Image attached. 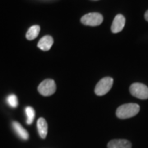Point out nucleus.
<instances>
[{"label": "nucleus", "instance_id": "1", "mask_svg": "<svg viewBox=\"0 0 148 148\" xmlns=\"http://www.w3.org/2000/svg\"><path fill=\"white\" fill-rule=\"evenodd\" d=\"M140 111V106L138 104L128 103L120 106L116 110V115L120 119H126L137 115Z\"/></svg>", "mask_w": 148, "mask_h": 148}, {"label": "nucleus", "instance_id": "2", "mask_svg": "<svg viewBox=\"0 0 148 148\" xmlns=\"http://www.w3.org/2000/svg\"><path fill=\"white\" fill-rule=\"evenodd\" d=\"M129 90L132 95L136 98L141 100L148 99V87L143 83H139V82L133 83L130 86Z\"/></svg>", "mask_w": 148, "mask_h": 148}, {"label": "nucleus", "instance_id": "3", "mask_svg": "<svg viewBox=\"0 0 148 148\" xmlns=\"http://www.w3.org/2000/svg\"><path fill=\"white\" fill-rule=\"evenodd\" d=\"M103 21V16L98 12L87 13L81 18V22L85 26L96 27L101 25Z\"/></svg>", "mask_w": 148, "mask_h": 148}, {"label": "nucleus", "instance_id": "4", "mask_svg": "<svg viewBox=\"0 0 148 148\" xmlns=\"http://www.w3.org/2000/svg\"><path fill=\"white\" fill-rule=\"evenodd\" d=\"M114 83V80L112 77H104L96 84L95 87V93L97 95H104L110 90Z\"/></svg>", "mask_w": 148, "mask_h": 148}, {"label": "nucleus", "instance_id": "5", "mask_svg": "<svg viewBox=\"0 0 148 148\" xmlns=\"http://www.w3.org/2000/svg\"><path fill=\"white\" fill-rule=\"evenodd\" d=\"M38 91L44 96L52 95L56 91V84L52 79L44 80L38 86Z\"/></svg>", "mask_w": 148, "mask_h": 148}, {"label": "nucleus", "instance_id": "6", "mask_svg": "<svg viewBox=\"0 0 148 148\" xmlns=\"http://www.w3.org/2000/svg\"><path fill=\"white\" fill-rule=\"evenodd\" d=\"M125 26V17L122 14H118L112 23L111 26V32L113 33H119L123 29Z\"/></svg>", "mask_w": 148, "mask_h": 148}, {"label": "nucleus", "instance_id": "7", "mask_svg": "<svg viewBox=\"0 0 148 148\" xmlns=\"http://www.w3.org/2000/svg\"><path fill=\"white\" fill-rule=\"evenodd\" d=\"M108 148H132V144L125 139H114L111 140L107 145Z\"/></svg>", "mask_w": 148, "mask_h": 148}, {"label": "nucleus", "instance_id": "8", "mask_svg": "<svg viewBox=\"0 0 148 148\" xmlns=\"http://www.w3.org/2000/svg\"><path fill=\"white\" fill-rule=\"evenodd\" d=\"M53 44V37L50 36H45L38 42V48L43 51L49 50Z\"/></svg>", "mask_w": 148, "mask_h": 148}, {"label": "nucleus", "instance_id": "9", "mask_svg": "<svg viewBox=\"0 0 148 148\" xmlns=\"http://www.w3.org/2000/svg\"><path fill=\"white\" fill-rule=\"evenodd\" d=\"M37 130L40 138L43 139L46 138L48 133V124L44 118H40L37 120Z\"/></svg>", "mask_w": 148, "mask_h": 148}, {"label": "nucleus", "instance_id": "10", "mask_svg": "<svg viewBox=\"0 0 148 148\" xmlns=\"http://www.w3.org/2000/svg\"><path fill=\"white\" fill-rule=\"evenodd\" d=\"M12 127L14 131L18 135V137L22 140H27L29 138V134L27 130L17 122H12Z\"/></svg>", "mask_w": 148, "mask_h": 148}, {"label": "nucleus", "instance_id": "11", "mask_svg": "<svg viewBox=\"0 0 148 148\" xmlns=\"http://www.w3.org/2000/svg\"><path fill=\"white\" fill-rule=\"evenodd\" d=\"M40 32V26H37V25L32 26V27H31L28 29L27 34H26V37H27V39L28 40H35L38 36Z\"/></svg>", "mask_w": 148, "mask_h": 148}, {"label": "nucleus", "instance_id": "12", "mask_svg": "<svg viewBox=\"0 0 148 148\" xmlns=\"http://www.w3.org/2000/svg\"><path fill=\"white\" fill-rule=\"evenodd\" d=\"M25 113L27 115V124H32L33 120L35 119V110L32 108V106H27L25 109Z\"/></svg>", "mask_w": 148, "mask_h": 148}, {"label": "nucleus", "instance_id": "13", "mask_svg": "<svg viewBox=\"0 0 148 148\" xmlns=\"http://www.w3.org/2000/svg\"><path fill=\"white\" fill-rule=\"evenodd\" d=\"M7 101H8V104L12 107V108H16L17 105H18V101H17V97L15 95H10L8 96L7 98Z\"/></svg>", "mask_w": 148, "mask_h": 148}, {"label": "nucleus", "instance_id": "14", "mask_svg": "<svg viewBox=\"0 0 148 148\" xmlns=\"http://www.w3.org/2000/svg\"><path fill=\"white\" fill-rule=\"evenodd\" d=\"M145 19H146V21H148V10L145 12Z\"/></svg>", "mask_w": 148, "mask_h": 148}]
</instances>
